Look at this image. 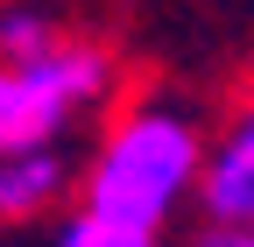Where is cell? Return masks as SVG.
<instances>
[{"label": "cell", "mask_w": 254, "mask_h": 247, "mask_svg": "<svg viewBox=\"0 0 254 247\" xmlns=\"http://www.w3.org/2000/svg\"><path fill=\"white\" fill-rule=\"evenodd\" d=\"M198 163H205V120L170 99H141L99 134L92 163L78 170V205L163 233L198 198Z\"/></svg>", "instance_id": "6da1fadb"}, {"label": "cell", "mask_w": 254, "mask_h": 247, "mask_svg": "<svg viewBox=\"0 0 254 247\" xmlns=\"http://www.w3.org/2000/svg\"><path fill=\"white\" fill-rule=\"evenodd\" d=\"M113 92V50L64 36L43 57H0V156L57 148Z\"/></svg>", "instance_id": "7a4b0ae2"}, {"label": "cell", "mask_w": 254, "mask_h": 247, "mask_svg": "<svg viewBox=\"0 0 254 247\" xmlns=\"http://www.w3.org/2000/svg\"><path fill=\"white\" fill-rule=\"evenodd\" d=\"M212 226H254V99L226 120L219 134H205V163H198V198Z\"/></svg>", "instance_id": "3957f363"}, {"label": "cell", "mask_w": 254, "mask_h": 247, "mask_svg": "<svg viewBox=\"0 0 254 247\" xmlns=\"http://www.w3.org/2000/svg\"><path fill=\"white\" fill-rule=\"evenodd\" d=\"M71 191V163L57 148H21V156H0V219H36Z\"/></svg>", "instance_id": "277c9868"}, {"label": "cell", "mask_w": 254, "mask_h": 247, "mask_svg": "<svg viewBox=\"0 0 254 247\" xmlns=\"http://www.w3.org/2000/svg\"><path fill=\"white\" fill-rule=\"evenodd\" d=\"M50 247H163V233L155 226H127V219H106V212H71V219L57 226Z\"/></svg>", "instance_id": "5b68a950"}, {"label": "cell", "mask_w": 254, "mask_h": 247, "mask_svg": "<svg viewBox=\"0 0 254 247\" xmlns=\"http://www.w3.org/2000/svg\"><path fill=\"white\" fill-rule=\"evenodd\" d=\"M50 43H64L50 7H7L0 14V57H43Z\"/></svg>", "instance_id": "8992f818"}, {"label": "cell", "mask_w": 254, "mask_h": 247, "mask_svg": "<svg viewBox=\"0 0 254 247\" xmlns=\"http://www.w3.org/2000/svg\"><path fill=\"white\" fill-rule=\"evenodd\" d=\"M247 247H254V226H247Z\"/></svg>", "instance_id": "52a82bcc"}]
</instances>
